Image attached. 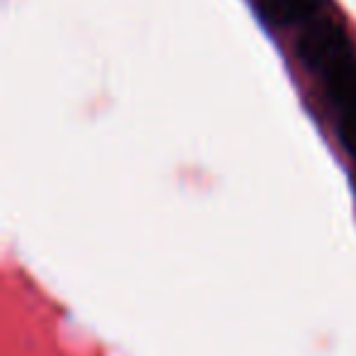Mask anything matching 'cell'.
I'll return each mask as SVG.
<instances>
[{
    "instance_id": "cell-1",
    "label": "cell",
    "mask_w": 356,
    "mask_h": 356,
    "mask_svg": "<svg viewBox=\"0 0 356 356\" xmlns=\"http://www.w3.org/2000/svg\"><path fill=\"white\" fill-rule=\"evenodd\" d=\"M296 51L305 69L320 76L354 54L349 37L334 20H312L298 37Z\"/></svg>"
},
{
    "instance_id": "cell-2",
    "label": "cell",
    "mask_w": 356,
    "mask_h": 356,
    "mask_svg": "<svg viewBox=\"0 0 356 356\" xmlns=\"http://www.w3.org/2000/svg\"><path fill=\"white\" fill-rule=\"evenodd\" d=\"M325 6V0H257V13L271 27H293L307 22Z\"/></svg>"
},
{
    "instance_id": "cell-3",
    "label": "cell",
    "mask_w": 356,
    "mask_h": 356,
    "mask_svg": "<svg viewBox=\"0 0 356 356\" xmlns=\"http://www.w3.org/2000/svg\"><path fill=\"white\" fill-rule=\"evenodd\" d=\"M325 88L330 100L337 105L339 113L356 110V56H346L337 66H332L327 74H322Z\"/></svg>"
}]
</instances>
